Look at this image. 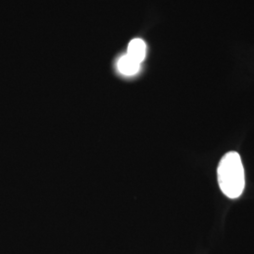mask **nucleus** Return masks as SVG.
<instances>
[{
	"instance_id": "2",
	"label": "nucleus",
	"mask_w": 254,
	"mask_h": 254,
	"mask_svg": "<svg viewBox=\"0 0 254 254\" xmlns=\"http://www.w3.org/2000/svg\"><path fill=\"white\" fill-rule=\"evenodd\" d=\"M127 56L141 64L146 57V44L141 39H134L127 48Z\"/></svg>"
},
{
	"instance_id": "1",
	"label": "nucleus",
	"mask_w": 254,
	"mask_h": 254,
	"mask_svg": "<svg viewBox=\"0 0 254 254\" xmlns=\"http://www.w3.org/2000/svg\"><path fill=\"white\" fill-rule=\"evenodd\" d=\"M218 181L222 193L230 199L240 197L245 189V172L236 152L225 154L218 165Z\"/></svg>"
},
{
	"instance_id": "3",
	"label": "nucleus",
	"mask_w": 254,
	"mask_h": 254,
	"mask_svg": "<svg viewBox=\"0 0 254 254\" xmlns=\"http://www.w3.org/2000/svg\"><path fill=\"white\" fill-rule=\"evenodd\" d=\"M140 69V64L136 63L133 59H131L129 56L122 57L118 62V70L120 73L126 75H134L138 73Z\"/></svg>"
}]
</instances>
